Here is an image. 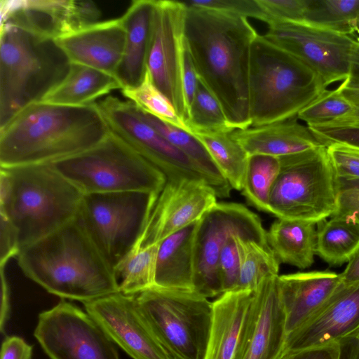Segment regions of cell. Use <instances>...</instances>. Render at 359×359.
I'll list each match as a JSON object with an SVG mask.
<instances>
[{"mask_svg": "<svg viewBox=\"0 0 359 359\" xmlns=\"http://www.w3.org/2000/svg\"><path fill=\"white\" fill-rule=\"evenodd\" d=\"M334 215L359 222V180H339L338 206Z\"/></svg>", "mask_w": 359, "mask_h": 359, "instance_id": "obj_44", "label": "cell"}, {"mask_svg": "<svg viewBox=\"0 0 359 359\" xmlns=\"http://www.w3.org/2000/svg\"><path fill=\"white\" fill-rule=\"evenodd\" d=\"M16 257L26 276L61 298L85 303L120 292L114 269L77 217Z\"/></svg>", "mask_w": 359, "mask_h": 359, "instance_id": "obj_3", "label": "cell"}, {"mask_svg": "<svg viewBox=\"0 0 359 359\" xmlns=\"http://www.w3.org/2000/svg\"><path fill=\"white\" fill-rule=\"evenodd\" d=\"M337 90L355 108L359 109V82L346 79Z\"/></svg>", "mask_w": 359, "mask_h": 359, "instance_id": "obj_50", "label": "cell"}, {"mask_svg": "<svg viewBox=\"0 0 359 359\" xmlns=\"http://www.w3.org/2000/svg\"><path fill=\"white\" fill-rule=\"evenodd\" d=\"M83 195L50 163L0 170V215L13 226L20 250L74 219Z\"/></svg>", "mask_w": 359, "mask_h": 359, "instance_id": "obj_4", "label": "cell"}, {"mask_svg": "<svg viewBox=\"0 0 359 359\" xmlns=\"http://www.w3.org/2000/svg\"><path fill=\"white\" fill-rule=\"evenodd\" d=\"M34 335L50 359H120L97 323L64 299L39 314Z\"/></svg>", "mask_w": 359, "mask_h": 359, "instance_id": "obj_12", "label": "cell"}, {"mask_svg": "<svg viewBox=\"0 0 359 359\" xmlns=\"http://www.w3.org/2000/svg\"><path fill=\"white\" fill-rule=\"evenodd\" d=\"M350 62V72L347 79L359 82V38L356 39L353 46Z\"/></svg>", "mask_w": 359, "mask_h": 359, "instance_id": "obj_52", "label": "cell"}, {"mask_svg": "<svg viewBox=\"0 0 359 359\" xmlns=\"http://www.w3.org/2000/svg\"><path fill=\"white\" fill-rule=\"evenodd\" d=\"M195 222L159 243L155 285L194 292Z\"/></svg>", "mask_w": 359, "mask_h": 359, "instance_id": "obj_26", "label": "cell"}, {"mask_svg": "<svg viewBox=\"0 0 359 359\" xmlns=\"http://www.w3.org/2000/svg\"><path fill=\"white\" fill-rule=\"evenodd\" d=\"M159 193L83 195L77 218L113 269L133 250Z\"/></svg>", "mask_w": 359, "mask_h": 359, "instance_id": "obj_10", "label": "cell"}, {"mask_svg": "<svg viewBox=\"0 0 359 359\" xmlns=\"http://www.w3.org/2000/svg\"><path fill=\"white\" fill-rule=\"evenodd\" d=\"M280 167L279 157L264 154L248 156L242 191L257 210L268 212L271 188Z\"/></svg>", "mask_w": 359, "mask_h": 359, "instance_id": "obj_35", "label": "cell"}, {"mask_svg": "<svg viewBox=\"0 0 359 359\" xmlns=\"http://www.w3.org/2000/svg\"><path fill=\"white\" fill-rule=\"evenodd\" d=\"M354 109L337 88L325 90L299 113L297 118L305 121L308 126L326 123L349 114Z\"/></svg>", "mask_w": 359, "mask_h": 359, "instance_id": "obj_38", "label": "cell"}, {"mask_svg": "<svg viewBox=\"0 0 359 359\" xmlns=\"http://www.w3.org/2000/svg\"><path fill=\"white\" fill-rule=\"evenodd\" d=\"M159 243L132 250L114 269L119 292L136 295L155 285Z\"/></svg>", "mask_w": 359, "mask_h": 359, "instance_id": "obj_33", "label": "cell"}, {"mask_svg": "<svg viewBox=\"0 0 359 359\" xmlns=\"http://www.w3.org/2000/svg\"><path fill=\"white\" fill-rule=\"evenodd\" d=\"M187 126L191 134L234 130L219 101L200 81L189 108Z\"/></svg>", "mask_w": 359, "mask_h": 359, "instance_id": "obj_36", "label": "cell"}, {"mask_svg": "<svg viewBox=\"0 0 359 359\" xmlns=\"http://www.w3.org/2000/svg\"><path fill=\"white\" fill-rule=\"evenodd\" d=\"M235 239L239 259L236 290H254L265 278L278 276L280 262L269 245L240 236H236Z\"/></svg>", "mask_w": 359, "mask_h": 359, "instance_id": "obj_32", "label": "cell"}, {"mask_svg": "<svg viewBox=\"0 0 359 359\" xmlns=\"http://www.w3.org/2000/svg\"><path fill=\"white\" fill-rule=\"evenodd\" d=\"M248 90L251 126H260L297 118L326 88L309 65L258 34L251 47Z\"/></svg>", "mask_w": 359, "mask_h": 359, "instance_id": "obj_6", "label": "cell"}, {"mask_svg": "<svg viewBox=\"0 0 359 359\" xmlns=\"http://www.w3.org/2000/svg\"><path fill=\"white\" fill-rule=\"evenodd\" d=\"M32 346L18 336H6L1 345V359H32Z\"/></svg>", "mask_w": 359, "mask_h": 359, "instance_id": "obj_47", "label": "cell"}, {"mask_svg": "<svg viewBox=\"0 0 359 359\" xmlns=\"http://www.w3.org/2000/svg\"><path fill=\"white\" fill-rule=\"evenodd\" d=\"M342 283L341 273L330 271L278 276V286L285 313L287 335L322 306Z\"/></svg>", "mask_w": 359, "mask_h": 359, "instance_id": "obj_22", "label": "cell"}, {"mask_svg": "<svg viewBox=\"0 0 359 359\" xmlns=\"http://www.w3.org/2000/svg\"><path fill=\"white\" fill-rule=\"evenodd\" d=\"M198 81L199 79L196 71L186 46L182 84L184 96L188 108V112L189 106L195 95Z\"/></svg>", "mask_w": 359, "mask_h": 359, "instance_id": "obj_48", "label": "cell"}, {"mask_svg": "<svg viewBox=\"0 0 359 359\" xmlns=\"http://www.w3.org/2000/svg\"><path fill=\"white\" fill-rule=\"evenodd\" d=\"M254 290L226 292L212 302V324L204 359H234L251 307Z\"/></svg>", "mask_w": 359, "mask_h": 359, "instance_id": "obj_24", "label": "cell"}, {"mask_svg": "<svg viewBox=\"0 0 359 359\" xmlns=\"http://www.w3.org/2000/svg\"><path fill=\"white\" fill-rule=\"evenodd\" d=\"M1 24L57 39L81 29L77 1L1 0Z\"/></svg>", "mask_w": 359, "mask_h": 359, "instance_id": "obj_21", "label": "cell"}, {"mask_svg": "<svg viewBox=\"0 0 359 359\" xmlns=\"http://www.w3.org/2000/svg\"><path fill=\"white\" fill-rule=\"evenodd\" d=\"M281 359H341L339 344L312 346L285 353Z\"/></svg>", "mask_w": 359, "mask_h": 359, "instance_id": "obj_46", "label": "cell"}, {"mask_svg": "<svg viewBox=\"0 0 359 359\" xmlns=\"http://www.w3.org/2000/svg\"><path fill=\"white\" fill-rule=\"evenodd\" d=\"M83 305L113 342L133 359H174L143 318L135 295L117 292Z\"/></svg>", "mask_w": 359, "mask_h": 359, "instance_id": "obj_18", "label": "cell"}, {"mask_svg": "<svg viewBox=\"0 0 359 359\" xmlns=\"http://www.w3.org/2000/svg\"><path fill=\"white\" fill-rule=\"evenodd\" d=\"M359 121V109L355 108L354 110L349 114L332 122L337 123H346ZM330 123V122H329Z\"/></svg>", "mask_w": 359, "mask_h": 359, "instance_id": "obj_53", "label": "cell"}, {"mask_svg": "<svg viewBox=\"0 0 359 359\" xmlns=\"http://www.w3.org/2000/svg\"><path fill=\"white\" fill-rule=\"evenodd\" d=\"M304 22L344 35H359V0H309Z\"/></svg>", "mask_w": 359, "mask_h": 359, "instance_id": "obj_34", "label": "cell"}, {"mask_svg": "<svg viewBox=\"0 0 359 359\" xmlns=\"http://www.w3.org/2000/svg\"><path fill=\"white\" fill-rule=\"evenodd\" d=\"M71 62L55 39L1 24L0 128L41 102L66 77Z\"/></svg>", "mask_w": 359, "mask_h": 359, "instance_id": "obj_5", "label": "cell"}, {"mask_svg": "<svg viewBox=\"0 0 359 359\" xmlns=\"http://www.w3.org/2000/svg\"><path fill=\"white\" fill-rule=\"evenodd\" d=\"M278 276L265 278L254 290L234 359H281L287 334L285 313L278 286Z\"/></svg>", "mask_w": 359, "mask_h": 359, "instance_id": "obj_19", "label": "cell"}, {"mask_svg": "<svg viewBox=\"0 0 359 359\" xmlns=\"http://www.w3.org/2000/svg\"><path fill=\"white\" fill-rule=\"evenodd\" d=\"M231 236L219 254L217 272L222 292L236 290L239 276V259L235 236Z\"/></svg>", "mask_w": 359, "mask_h": 359, "instance_id": "obj_43", "label": "cell"}, {"mask_svg": "<svg viewBox=\"0 0 359 359\" xmlns=\"http://www.w3.org/2000/svg\"><path fill=\"white\" fill-rule=\"evenodd\" d=\"M138 108V107H137ZM142 118L169 142L184 154L196 166L219 198L230 196L231 187L221 173L206 149L190 133L165 123L138 108Z\"/></svg>", "mask_w": 359, "mask_h": 359, "instance_id": "obj_29", "label": "cell"}, {"mask_svg": "<svg viewBox=\"0 0 359 359\" xmlns=\"http://www.w3.org/2000/svg\"><path fill=\"white\" fill-rule=\"evenodd\" d=\"M5 267H0L1 271V311L0 329L4 332V326L8 319L10 313L9 290L4 272Z\"/></svg>", "mask_w": 359, "mask_h": 359, "instance_id": "obj_49", "label": "cell"}, {"mask_svg": "<svg viewBox=\"0 0 359 359\" xmlns=\"http://www.w3.org/2000/svg\"><path fill=\"white\" fill-rule=\"evenodd\" d=\"M114 89H121V86L113 75L71 63L66 77L41 102L65 106H86Z\"/></svg>", "mask_w": 359, "mask_h": 359, "instance_id": "obj_28", "label": "cell"}, {"mask_svg": "<svg viewBox=\"0 0 359 359\" xmlns=\"http://www.w3.org/2000/svg\"><path fill=\"white\" fill-rule=\"evenodd\" d=\"M344 283L359 282V250L348 262L344 271L341 273Z\"/></svg>", "mask_w": 359, "mask_h": 359, "instance_id": "obj_51", "label": "cell"}, {"mask_svg": "<svg viewBox=\"0 0 359 359\" xmlns=\"http://www.w3.org/2000/svg\"><path fill=\"white\" fill-rule=\"evenodd\" d=\"M184 3L190 6L221 11L246 18H252L266 23L267 20L257 0H191Z\"/></svg>", "mask_w": 359, "mask_h": 359, "instance_id": "obj_41", "label": "cell"}, {"mask_svg": "<svg viewBox=\"0 0 359 359\" xmlns=\"http://www.w3.org/2000/svg\"><path fill=\"white\" fill-rule=\"evenodd\" d=\"M264 36L313 69L324 87L346 80L356 40L306 22L273 21Z\"/></svg>", "mask_w": 359, "mask_h": 359, "instance_id": "obj_13", "label": "cell"}, {"mask_svg": "<svg viewBox=\"0 0 359 359\" xmlns=\"http://www.w3.org/2000/svg\"><path fill=\"white\" fill-rule=\"evenodd\" d=\"M109 133L96 102L73 107L38 102L0 128V165L51 163L93 147Z\"/></svg>", "mask_w": 359, "mask_h": 359, "instance_id": "obj_2", "label": "cell"}, {"mask_svg": "<svg viewBox=\"0 0 359 359\" xmlns=\"http://www.w3.org/2000/svg\"><path fill=\"white\" fill-rule=\"evenodd\" d=\"M266 23L273 21L303 22L309 0H257Z\"/></svg>", "mask_w": 359, "mask_h": 359, "instance_id": "obj_42", "label": "cell"}, {"mask_svg": "<svg viewBox=\"0 0 359 359\" xmlns=\"http://www.w3.org/2000/svg\"><path fill=\"white\" fill-rule=\"evenodd\" d=\"M318 224L316 255L331 266L348 262L359 250V222L333 215Z\"/></svg>", "mask_w": 359, "mask_h": 359, "instance_id": "obj_30", "label": "cell"}, {"mask_svg": "<svg viewBox=\"0 0 359 359\" xmlns=\"http://www.w3.org/2000/svg\"><path fill=\"white\" fill-rule=\"evenodd\" d=\"M0 224V267H5L11 258L18 256L20 248L16 230L2 215Z\"/></svg>", "mask_w": 359, "mask_h": 359, "instance_id": "obj_45", "label": "cell"}, {"mask_svg": "<svg viewBox=\"0 0 359 359\" xmlns=\"http://www.w3.org/2000/svg\"><path fill=\"white\" fill-rule=\"evenodd\" d=\"M139 310L174 359H204L212 302L196 292L154 285L137 294Z\"/></svg>", "mask_w": 359, "mask_h": 359, "instance_id": "obj_9", "label": "cell"}, {"mask_svg": "<svg viewBox=\"0 0 359 359\" xmlns=\"http://www.w3.org/2000/svg\"><path fill=\"white\" fill-rule=\"evenodd\" d=\"M359 359V358H358Z\"/></svg>", "mask_w": 359, "mask_h": 359, "instance_id": "obj_54", "label": "cell"}, {"mask_svg": "<svg viewBox=\"0 0 359 359\" xmlns=\"http://www.w3.org/2000/svg\"><path fill=\"white\" fill-rule=\"evenodd\" d=\"M280 170L271 188L268 212L278 218L316 224L337 210L339 180L327 147L279 157Z\"/></svg>", "mask_w": 359, "mask_h": 359, "instance_id": "obj_8", "label": "cell"}, {"mask_svg": "<svg viewBox=\"0 0 359 359\" xmlns=\"http://www.w3.org/2000/svg\"><path fill=\"white\" fill-rule=\"evenodd\" d=\"M317 224L278 218L266 231L267 243L280 263L310 267L316 254Z\"/></svg>", "mask_w": 359, "mask_h": 359, "instance_id": "obj_27", "label": "cell"}, {"mask_svg": "<svg viewBox=\"0 0 359 359\" xmlns=\"http://www.w3.org/2000/svg\"><path fill=\"white\" fill-rule=\"evenodd\" d=\"M184 4L186 46L199 81L219 101L233 129L250 127V60L259 34L245 17Z\"/></svg>", "mask_w": 359, "mask_h": 359, "instance_id": "obj_1", "label": "cell"}, {"mask_svg": "<svg viewBox=\"0 0 359 359\" xmlns=\"http://www.w3.org/2000/svg\"><path fill=\"white\" fill-rule=\"evenodd\" d=\"M338 343L359 346V282L342 283L298 328L286 337L284 352Z\"/></svg>", "mask_w": 359, "mask_h": 359, "instance_id": "obj_17", "label": "cell"}, {"mask_svg": "<svg viewBox=\"0 0 359 359\" xmlns=\"http://www.w3.org/2000/svg\"><path fill=\"white\" fill-rule=\"evenodd\" d=\"M156 0H135L121 17L126 36L122 59L114 74L121 90L139 86L147 70Z\"/></svg>", "mask_w": 359, "mask_h": 359, "instance_id": "obj_23", "label": "cell"}, {"mask_svg": "<svg viewBox=\"0 0 359 359\" xmlns=\"http://www.w3.org/2000/svg\"><path fill=\"white\" fill-rule=\"evenodd\" d=\"M326 147L338 180H359V148L341 143Z\"/></svg>", "mask_w": 359, "mask_h": 359, "instance_id": "obj_39", "label": "cell"}, {"mask_svg": "<svg viewBox=\"0 0 359 359\" xmlns=\"http://www.w3.org/2000/svg\"><path fill=\"white\" fill-rule=\"evenodd\" d=\"M186 10L184 2L156 1L147 71L154 85L168 98L187 125L189 112L182 84Z\"/></svg>", "mask_w": 359, "mask_h": 359, "instance_id": "obj_15", "label": "cell"}, {"mask_svg": "<svg viewBox=\"0 0 359 359\" xmlns=\"http://www.w3.org/2000/svg\"><path fill=\"white\" fill-rule=\"evenodd\" d=\"M233 235L268 245L261 219L241 204L217 203L198 220L194 245V292L206 298L223 293L218 259Z\"/></svg>", "mask_w": 359, "mask_h": 359, "instance_id": "obj_11", "label": "cell"}, {"mask_svg": "<svg viewBox=\"0 0 359 359\" xmlns=\"http://www.w3.org/2000/svg\"><path fill=\"white\" fill-rule=\"evenodd\" d=\"M126 32L121 18L103 20L56 40L71 63L113 75L122 59Z\"/></svg>", "mask_w": 359, "mask_h": 359, "instance_id": "obj_20", "label": "cell"}, {"mask_svg": "<svg viewBox=\"0 0 359 359\" xmlns=\"http://www.w3.org/2000/svg\"><path fill=\"white\" fill-rule=\"evenodd\" d=\"M96 103L109 129L159 170L166 182L205 180L184 154L142 118L133 102L107 96Z\"/></svg>", "mask_w": 359, "mask_h": 359, "instance_id": "obj_14", "label": "cell"}, {"mask_svg": "<svg viewBox=\"0 0 359 359\" xmlns=\"http://www.w3.org/2000/svg\"><path fill=\"white\" fill-rule=\"evenodd\" d=\"M247 154L276 157L291 155L323 145L297 118L232 131Z\"/></svg>", "mask_w": 359, "mask_h": 359, "instance_id": "obj_25", "label": "cell"}, {"mask_svg": "<svg viewBox=\"0 0 359 359\" xmlns=\"http://www.w3.org/2000/svg\"><path fill=\"white\" fill-rule=\"evenodd\" d=\"M123 95L142 111L171 126L189 132L173 104L154 85L147 70L142 82L135 88L122 89Z\"/></svg>", "mask_w": 359, "mask_h": 359, "instance_id": "obj_37", "label": "cell"}, {"mask_svg": "<svg viewBox=\"0 0 359 359\" xmlns=\"http://www.w3.org/2000/svg\"><path fill=\"white\" fill-rule=\"evenodd\" d=\"M83 195L160 193L165 175L109 130L93 147L50 163Z\"/></svg>", "mask_w": 359, "mask_h": 359, "instance_id": "obj_7", "label": "cell"}, {"mask_svg": "<svg viewBox=\"0 0 359 359\" xmlns=\"http://www.w3.org/2000/svg\"><path fill=\"white\" fill-rule=\"evenodd\" d=\"M232 131L192 135L206 149L231 188L242 191L249 155L233 137Z\"/></svg>", "mask_w": 359, "mask_h": 359, "instance_id": "obj_31", "label": "cell"}, {"mask_svg": "<svg viewBox=\"0 0 359 359\" xmlns=\"http://www.w3.org/2000/svg\"><path fill=\"white\" fill-rule=\"evenodd\" d=\"M308 127L325 146L332 143H341L359 148V121L330 122Z\"/></svg>", "mask_w": 359, "mask_h": 359, "instance_id": "obj_40", "label": "cell"}, {"mask_svg": "<svg viewBox=\"0 0 359 359\" xmlns=\"http://www.w3.org/2000/svg\"><path fill=\"white\" fill-rule=\"evenodd\" d=\"M217 198L203 180L166 182L132 250L158 244L198 221L217 203Z\"/></svg>", "mask_w": 359, "mask_h": 359, "instance_id": "obj_16", "label": "cell"}]
</instances>
